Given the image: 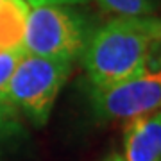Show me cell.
Returning <instances> with one entry per match:
<instances>
[{
  "label": "cell",
  "instance_id": "obj_1",
  "mask_svg": "<svg viewBox=\"0 0 161 161\" xmlns=\"http://www.w3.org/2000/svg\"><path fill=\"white\" fill-rule=\"evenodd\" d=\"M161 43V20L149 16H116L104 23L82 50V63L93 88L111 86L147 68Z\"/></svg>",
  "mask_w": 161,
  "mask_h": 161
},
{
  "label": "cell",
  "instance_id": "obj_2",
  "mask_svg": "<svg viewBox=\"0 0 161 161\" xmlns=\"http://www.w3.org/2000/svg\"><path fill=\"white\" fill-rule=\"evenodd\" d=\"M70 68L72 63L64 59L23 54L7 86V104L22 111L34 125H45Z\"/></svg>",
  "mask_w": 161,
  "mask_h": 161
},
{
  "label": "cell",
  "instance_id": "obj_3",
  "mask_svg": "<svg viewBox=\"0 0 161 161\" xmlns=\"http://www.w3.org/2000/svg\"><path fill=\"white\" fill-rule=\"evenodd\" d=\"M84 14L74 6H32L29 7L23 50L41 58L74 61L88 43Z\"/></svg>",
  "mask_w": 161,
  "mask_h": 161
},
{
  "label": "cell",
  "instance_id": "obj_4",
  "mask_svg": "<svg viewBox=\"0 0 161 161\" xmlns=\"http://www.w3.org/2000/svg\"><path fill=\"white\" fill-rule=\"evenodd\" d=\"M93 109L102 120H132L161 108V68L132 75L111 86L93 88Z\"/></svg>",
  "mask_w": 161,
  "mask_h": 161
},
{
  "label": "cell",
  "instance_id": "obj_5",
  "mask_svg": "<svg viewBox=\"0 0 161 161\" xmlns=\"http://www.w3.org/2000/svg\"><path fill=\"white\" fill-rule=\"evenodd\" d=\"M124 150V161H161V111L129 120Z\"/></svg>",
  "mask_w": 161,
  "mask_h": 161
},
{
  "label": "cell",
  "instance_id": "obj_6",
  "mask_svg": "<svg viewBox=\"0 0 161 161\" xmlns=\"http://www.w3.org/2000/svg\"><path fill=\"white\" fill-rule=\"evenodd\" d=\"M29 7L23 0H0V52L23 50Z\"/></svg>",
  "mask_w": 161,
  "mask_h": 161
},
{
  "label": "cell",
  "instance_id": "obj_7",
  "mask_svg": "<svg viewBox=\"0 0 161 161\" xmlns=\"http://www.w3.org/2000/svg\"><path fill=\"white\" fill-rule=\"evenodd\" d=\"M97 4L115 16H149L156 11V0H97Z\"/></svg>",
  "mask_w": 161,
  "mask_h": 161
},
{
  "label": "cell",
  "instance_id": "obj_8",
  "mask_svg": "<svg viewBox=\"0 0 161 161\" xmlns=\"http://www.w3.org/2000/svg\"><path fill=\"white\" fill-rule=\"evenodd\" d=\"M22 132V125L18 122L16 109L11 104L0 100V145L13 140Z\"/></svg>",
  "mask_w": 161,
  "mask_h": 161
},
{
  "label": "cell",
  "instance_id": "obj_9",
  "mask_svg": "<svg viewBox=\"0 0 161 161\" xmlns=\"http://www.w3.org/2000/svg\"><path fill=\"white\" fill-rule=\"evenodd\" d=\"M25 54L23 50H14V52H0V100L7 102L6 100V92L9 86V80H11L13 72L16 70L18 63L22 56Z\"/></svg>",
  "mask_w": 161,
  "mask_h": 161
},
{
  "label": "cell",
  "instance_id": "obj_10",
  "mask_svg": "<svg viewBox=\"0 0 161 161\" xmlns=\"http://www.w3.org/2000/svg\"><path fill=\"white\" fill-rule=\"evenodd\" d=\"M27 6H84L90 0H23Z\"/></svg>",
  "mask_w": 161,
  "mask_h": 161
},
{
  "label": "cell",
  "instance_id": "obj_11",
  "mask_svg": "<svg viewBox=\"0 0 161 161\" xmlns=\"http://www.w3.org/2000/svg\"><path fill=\"white\" fill-rule=\"evenodd\" d=\"M106 161H124V158L122 156H111L109 159H106Z\"/></svg>",
  "mask_w": 161,
  "mask_h": 161
}]
</instances>
